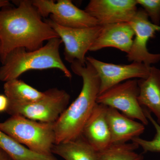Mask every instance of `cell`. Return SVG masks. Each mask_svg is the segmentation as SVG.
<instances>
[{
    "mask_svg": "<svg viewBox=\"0 0 160 160\" xmlns=\"http://www.w3.org/2000/svg\"><path fill=\"white\" fill-rule=\"evenodd\" d=\"M59 37L49 24L42 19L32 1H20L16 8L0 10L1 62L10 52L19 48L34 51L45 41Z\"/></svg>",
    "mask_w": 160,
    "mask_h": 160,
    "instance_id": "cell-1",
    "label": "cell"
},
{
    "mask_svg": "<svg viewBox=\"0 0 160 160\" xmlns=\"http://www.w3.org/2000/svg\"><path fill=\"white\" fill-rule=\"evenodd\" d=\"M136 0H91L85 11L100 26L129 23L138 9Z\"/></svg>",
    "mask_w": 160,
    "mask_h": 160,
    "instance_id": "cell-11",
    "label": "cell"
},
{
    "mask_svg": "<svg viewBox=\"0 0 160 160\" xmlns=\"http://www.w3.org/2000/svg\"><path fill=\"white\" fill-rule=\"evenodd\" d=\"M52 151L65 160H99L98 152L82 135L74 139L54 144Z\"/></svg>",
    "mask_w": 160,
    "mask_h": 160,
    "instance_id": "cell-16",
    "label": "cell"
},
{
    "mask_svg": "<svg viewBox=\"0 0 160 160\" xmlns=\"http://www.w3.org/2000/svg\"><path fill=\"white\" fill-rule=\"evenodd\" d=\"M138 81L139 102L155 115L160 125V69L151 66L148 77Z\"/></svg>",
    "mask_w": 160,
    "mask_h": 160,
    "instance_id": "cell-15",
    "label": "cell"
},
{
    "mask_svg": "<svg viewBox=\"0 0 160 160\" xmlns=\"http://www.w3.org/2000/svg\"><path fill=\"white\" fill-rule=\"evenodd\" d=\"M9 100L5 95L0 94V113L6 111L9 106Z\"/></svg>",
    "mask_w": 160,
    "mask_h": 160,
    "instance_id": "cell-22",
    "label": "cell"
},
{
    "mask_svg": "<svg viewBox=\"0 0 160 160\" xmlns=\"http://www.w3.org/2000/svg\"><path fill=\"white\" fill-rule=\"evenodd\" d=\"M71 69L82 79V87L78 98L55 122V144L74 139L81 135L97 103L99 94V78L90 63L86 61L82 64L75 61L71 64Z\"/></svg>",
    "mask_w": 160,
    "mask_h": 160,
    "instance_id": "cell-2",
    "label": "cell"
},
{
    "mask_svg": "<svg viewBox=\"0 0 160 160\" xmlns=\"http://www.w3.org/2000/svg\"><path fill=\"white\" fill-rule=\"evenodd\" d=\"M45 97L31 102L9 101L6 112L10 116L20 115L29 119L53 123L68 107L70 96L65 90L57 88L45 91Z\"/></svg>",
    "mask_w": 160,
    "mask_h": 160,
    "instance_id": "cell-5",
    "label": "cell"
},
{
    "mask_svg": "<svg viewBox=\"0 0 160 160\" xmlns=\"http://www.w3.org/2000/svg\"><path fill=\"white\" fill-rule=\"evenodd\" d=\"M139 92L138 80H127L99 95L97 103L122 112L127 117L139 120L146 126L149 120L139 102Z\"/></svg>",
    "mask_w": 160,
    "mask_h": 160,
    "instance_id": "cell-6",
    "label": "cell"
},
{
    "mask_svg": "<svg viewBox=\"0 0 160 160\" xmlns=\"http://www.w3.org/2000/svg\"><path fill=\"white\" fill-rule=\"evenodd\" d=\"M62 40L65 46V60L69 63L77 61L82 64L86 62V55L98 37L102 26L87 28H71L58 25L50 19L45 20Z\"/></svg>",
    "mask_w": 160,
    "mask_h": 160,
    "instance_id": "cell-8",
    "label": "cell"
},
{
    "mask_svg": "<svg viewBox=\"0 0 160 160\" xmlns=\"http://www.w3.org/2000/svg\"><path fill=\"white\" fill-rule=\"evenodd\" d=\"M86 60L94 67L99 78V95L124 81L134 78H146L151 68V66L135 62L129 65L106 63L90 56L86 57Z\"/></svg>",
    "mask_w": 160,
    "mask_h": 160,
    "instance_id": "cell-10",
    "label": "cell"
},
{
    "mask_svg": "<svg viewBox=\"0 0 160 160\" xmlns=\"http://www.w3.org/2000/svg\"><path fill=\"white\" fill-rule=\"evenodd\" d=\"M106 116L111 134V144L127 143L139 137L145 131V125L142 123L127 117L111 107H106Z\"/></svg>",
    "mask_w": 160,
    "mask_h": 160,
    "instance_id": "cell-14",
    "label": "cell"
},
{
    "mask_svg": "<svg viewBox=\"0 0 160 160\" xmlns=\"http://www.w3.org/2000/svg\"><path fill=\"white\" fill-rule=\"evenodd\" d=\"M106 107L105 105L97 103L81 134L98 152L111 145V134L106 119Z\"/></svg>",
    "mask_w": 160,
    "mask_h": 160,
    "instance_id": "cell-13",
    "label": "cell"
},
{
    "mask_svg": "<svg viewBox=\"0 0 160 160\" xmlns=\"http://www.w3.org/2000/svg\"><path fill=\"white\" fill-rule=\"evenodd\" d=\"M0 148L13 160H59L53 155L38 154L0 130Z\"/></svg>",
    "mask_w": 160,
    "mask_h": 160,
    "instance_id": "cell-18",
    "label": "cell"
},
{
    "mask_svg": "<svg viewBox=\"0 0 160 160\" xmlns=\"http://www.w3.org/2000/svg\"><path fill=\"white\" fill-rule=\"evenodd\" d=\"M33 6L42 17L60 26L71 28H87L98 26L97 20L85 10L78 8L70 0H33Z\"/></svg>",
    "mask_w": 160,
    "mask_h": 160,
    "instance_id": "cell-7",
    "label": "cell"
},
{
    "mask_svg": "<svg viewBox=\"0 0 160 160\" xmlns=\"http://www.w3.org/2000/svg\"><path fill=\"white\" fill-rule=\"evenodd\" d=\"M147 119L150 121L156 130L154 138L152 140H146L139 137L135 138L131 140L143 149L144 152H160V125L152 116L151 112L143 107Z\"/></svg>",
    "mask_w": 160,
    "mask_h": 160,
    "instance_id": "cell-20",
    "label": "cell"
},
{
    "mask_svg": "<svg viewBox=\"0 0 160 160\" xmlns=\"http://www.w3.org/2000/svg\"><path fill=\"white\" fill-rule=\"evenodd\" d=\"M10 2L7 0H0V10L3 8L9 6Z\"/></svg>",
    "mask_w": 160,
    "mask_h": 160,
    "instance_id": "cell-24",
    "label": "cell"
},
{
    "mask_svg": "<svg viewBox=\"0 0 160 160\" xmlns=\"http://www.w3.org/2000/svg\"><path fill=\"white\" fill-rule=\"evenodd\" d=\"M142 7L152 23L160 26V0H136Z\"/></svg>",
    "mask_w": 160,
    "mask_h": 160,
    "instance_id": "cell-21",
    "label": "cell"
},
{
    "mask_svg": "<svg viewBox=\"0 0 160 160\" xmlns=\"http://www.w3.org/2000/svg\"><path fill=\"white\" fill-rule=\"evenodd\" d=\"M102 29L89 51L95 52L108 47L129 53L135 33L129 23H118L102 26Z\"/></svg>",
    "mask_w": 160,
    "mask_h": 160,
    "instance_id": "cell-12",
    "label": "cell"
},
{
    "mask_svg": "<svg viewBox=\"0 0 160 160\" xmlns=\"http://www.w3.org/2000/svg\"><path fill=\"white\" fill-rule=\"evenodd\" d=\"M1 47H2V46H1V41H0V54H1Z\"/></svg>",
    "mask_w": 160,
    "mask_h": 160,
    "instance_id": "cell-25",
    "label": "cell"
},
{
    "mask_svg": "<svg viewBox=\"0 0 160 160\" xmlns=\"http://www.w3.org/2000/svg\"><path fill=\"white\" fill-rule=\"evenodd\" d=\"M135 33L132 46L127 59L132 62L143 63L148 66L160 61V53H152L147 49V43L160 31V26L154 25L149 19L144 9H138L136 14L129 23Z\"/></svg>",
    "mask_w": 160,
    "mask_h": 160,
    "instance_id": "cell-9",
    "label": "cell"
},
{
    "mask_svg": "<svg viewBox=\"0 0 160 160\" xmlns=\"http://www.w3.org/2000/svg\"><path fill=\"white\" fill-rule=\"evenodd\" d=\"M54 123L42 122L12 115L0 122V130L35 152L51 156L56 143Z\"/></svg>",
    "mask_w": 160,
    "mask_h": 160,
    "instance_id": "cell-4",
    "label": "cell"
},
{
    "mask_svg": "<svg viewBox=\"0 0 160 160\" xmlns=\"http://www.w3.org/2000/svg\"><path fill=\"white\" fill-rule=\"evenodd\" d=\"M0 160H13L5 152L0 148Z\"/></svg>",
    "mask_w": 160,
    "mask_h": 160,
    "instance_id": "cell-23",
    "label": "cell"
},
{
    "mask_svg": "<svg viewBox=\"0 0 160 160\" xmlns=\"http://www.w3.org/2000/svg\"><path fill=\"white\" fill-rule=\"evenodd\" d=\"M139 147L132 142L111 144L106 149L98 152L99 160H143L142 155L135 152Z\"/></svg>",
    "mask_w": 160,
    "mask_h": 160,
    "instance_id": "cell-19",
    "label": "cell"
},
{
    "mask_svg": "<svg viewBox=\"0 0 160 160\" xmlns=\"http://www.w3.org/2000/svg\"><path fill=\"white\" fill-rule=\"evenodd\" d=\"M62 43L59 38L48 41L46 45L34 51L25 48L14 49L7 54L0 67V81L6 82L18 79L26 72L32 70L57 69L71 79V72L63 63L59 49Z\"/></svg>",
    "mask_w": 160,
    "mask_h": 160,
    "instance_id": "cell-3",
    "label": "cell"
},
{
    "mask_svg": "<svg viewBox=\"0 0 160 160\" xmlns=\"http://www.w3.org/2000/svg\"><path fill=\"white\" fill-rule=\"evenodd\" d=\"M4 93L9 101L22 103L31 102L41 99L46 92L38 91L24 81L18 79L10 80L4 85Z\"/></svg>",
    "mask_w": 160,
    "mask_h": 160,
    "instance_id": "cell-17",
    "label": "cell"
}]
</instances>
